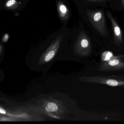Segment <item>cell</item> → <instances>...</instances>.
Segmentation results:
<instances>
[{"mask_svg":"<svg viewBox=\"0 0 124 124\" xmlns=\"http://www.w3.org/2000/svg\"><path fill=\"white\" fill-rule=\"evenodd\" d=\"M57 7L60 19L63 21L68 19L69 16V10L63 2L62 1H57Z\"/></svg>","mask_w":124,"mask_h":124,"instance_id":"cell-5","label":"cell"},{"mask_svg":"<svg viewBox=\"0 0 124 124\" xmlns=\"http://www.w3.org/2000/svg\"><path fill=\"white\" fill-rule=\"evenodd\" d=\"M86 14L89 20L95 29L102 35H108L105 18L103 11L102 10L94 11L87 10Z\"/></svg>","mask_w":124,"mask_h":124,"instance_id":"cell-1","label":"cell"},{"mask_svg":"<svg viewBox=\"0 0 124 124\" xmlns=\"http://www.w3.org/2000/svg\"><path fill=\"white\" fill-rule=\"evenodd\" d=\"M108 16L112 25L113 30L114 44L118 47L123 43V34L120 27L110 11L108 12Z\"/></svg>","mask_w":124,"mask_h":124,"instance_id":"cell-4","label":"cell"},{"mask_svg":"<svg viewBox=\"0 0 124 124\" xmlns=\"http://www.w3.org/2000/svg\"><path fill=\"white\" fill-rule=\"evenodd\" d=\"M101 57L103 61H106L111 59L124 57V55H118V56H114L112 52L108 51H106L102 53L101 55Z\"/></svg>","mask_w":124,"mask_h":124,"instance_id":"cell-6","label":"cell"},{"mask_svg":"<svg viewBox=\"0 0 124 124\" xmlns=\"http://www.w3.org/2000/svg\"><path fill=\"white\" fill-rule=\"evenodd\" d=\"M96 83L111 87H124V77L119 75L99 76L94 78Z\"/></svg>","mask_w":124,"mask_h":124,"instance_id":"cell-2","label":"cell"},{"mask_svg":"<svg viewBox=\"0 0 124 124\" xmlns=\"http://www.w3.org/2000/svg\"><path fill=\"white\" fill-rule=\"evenodd\" d=\"M99 70L106 72H113L124 70V62L120 58L104 61L101 64Z\"/></svg>","mask_w":124,"mask_h":124,"instance_id":"cell-3","label":"cell"},{"mask_svg":"<svg viewBox=\"0 0 124 124\" xmlns=\"http://www.w3.org/2000/svg\"><path fill=\"white\" fill-rule=\"evenodd\" d=\"M121 6L122 7H124V0H121Z\"/></svg>","mask_w":124,"mask_h":124,"instance_id":"cell-11","label":"cell"},{"mask_svg":"<svg viewBox=\"0 0 124 124\" xmlns=\"http://www.w3.org/2000/svg\"><path fill=\"white\" fill-rule=\"evenodd\" d=\"M0 113L3 114H5L6 113V111L3 108L0 107Z\"/></svg>","mask_w":124,"mask_h":124,"instance_id":"cell-10","label":"cell"},{"mask_svg":"<svg viewBox=\"0 0 124 124\" xmlns=\"http://www.w3.org/2000/svg\"><path fill=\"white\" fill-rule=\"evenodd\" d=\"M16 3V1L15 0H9L7 2L6 6L8 7H9L14 4H15Z\"/></svg>","mask_w":124,"mask_h":124,"instance_id":"cell-8","label":"cell"},{"mask_svg":"<svg viewBox=\"0 0 124 124\" xmlns=\"http://www.w3.org/2000/svg\"><path fill=\"white\" fill-rule=\"evenodd\" d=\"M88 1H93L94 2H102L105 1L106 0H86Z\"/></svg>","mask_w":124,"mask_h":124,"instance_id":"cell-9","label":"cell"},{"mask_svg":"<svg viewBox=\"0 0 124 124\" xmlns=\"http://www.w3.org/2000/svg\"><path fill=\"white\" fill-rule=\"evenodd\" d=\"M58 109L57 105L53 102L49 103L47 104V106L45 108L46 110L48 112H55Z\"/></svg>","mask_w":124,"mask_h":124,"instance_id":"cell-7","label":"cell"}]
</instances>
